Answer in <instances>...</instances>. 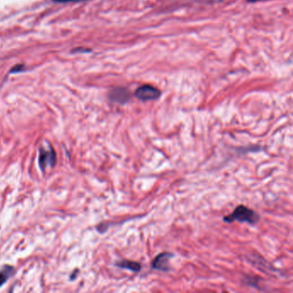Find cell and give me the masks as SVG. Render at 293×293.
<instances>
[{
    "mask_svg": "<svg viewBox=\"0 0 293 293\" xmlns=\"http://www.w3.org/2000/svg\"><path fill=\"white\" fill-rule=\"evenodd\" d=\"M260 219L259 215L254 210L248 208L247 206H240L236 207L231 214L224 217L223 220L226 223L238 221L241 223H249L250 225H255Z\"/></svg>",
    "mask_w": 293,
    "mask_h": 293,
    "instance_id": "1",
    "label": "cell"
},
{
    "mask_svg": "<svg viewBox=\"0 0 293 293\" xmlns=\"http://www.w3.org/2000/svg\"><path fill=\"white\" fill-rule=\"evenodd\" d=\"M136 97L142 101H151L158 99L161 95L160 90L152 85H143L135 91Z\"/></svg>",
    "mask_w": 293,
    "mask_h": 293,
    "instance_id": "2",
    "label": "cell"
},
{
    "mask_svg": "<svg viewBox=\"0 0 293 293\" xmlns=\"http://www.w3.org/2000/svg\"><path fill=\"white\" fill-rule=\"evenodd\" d=\"M56 163V157L53 148L46 150L41 148L40 155H39V165L41 169H45L47 167H53Z\"/></svg>",
    "mask_w": 293,
    "mask_h": 293,
    "instance_id": "3",
    "label": "cell"
},
{
    "mask_svg": "<svg viewBox=\"0 0 293 293\" xmlns=\"http://www.w3.org/2000/svg\"><path fill=\"white\" fill-rule=\"evenodd\" d=\"M174 255L171 253H161L157 257L155 258L154 261H152V268L159 270V271H168L169 270L168 261Z\"/></svg>",
    "mask_w": 293,
    "mask_h": 293,
    "instance_id": "4",
    "label": "cell"
},
{
    "mask_svg": "<svg viewBox=\"0 0 293 293\" xmlns=\"http://www.w3.org/2000/svg\"><path fill=\"white\" fill-rule=\"evenodd\" d=\"M109 98L114 103L124 104L128 103L130 98V94L124 88H115L109 94Z\"/></svg>",
    "mask_w": 293,
    "mask_h": 293,
    "instance_id": "5",
    "label": "cell"
},
{
    "mask_svg": "<svg viewBox=\"0 0 293 293\" xmlns=\"http://www.w3.org/2000/svg\"><path fill=\"white\" fill-rule=\"evenodd\" d=\"M116 266L120 267V268L128 269L130 271L134 272V273H138L140 271L141 269V265L137 262V261H128V260H124V261H120L117 262Z\"/></svg>",
    "mask_w": 293,
    "mask_h": 293,
    "instance_id": "6",
    "label": "cell"
},
{
    "mask_svg": "<svg viewBox=\"0 0 293 293\" xmlns=\"http://www.w3.org/2000/svg\"><path fill=\"white\" fill-rule=\"evenodd\" d=\"M14 268L11 266H5L2 270H0V286L5 284L13 274Z\"/></svg>",
    "mask_w": 293,
    "mask_h": 293,
    "instance_id": "7",
    "label": "cell"
},
{
    "mask_svg": "<svg viewBox=\"0 0 293 293\" xmlns=\"http://www.w3.org/2000/svg\"><path fill=\"white\" fill-rule=\"evenodd\" d=\"M83 1H88V0H54V2H56V3H75V2H83Z\"/></svg>",
    "mask_w": 293,
    "mask_h": 293,
    "instance_id": "8",
    "label": "cell"
},
{
    "mask_svg": "<svg viewBox=\"0 0 293 293\" xmlns=\"http://www.w3.org/2000/svg\"><path fill=\"white\" fill-rule=\"evenodd\" d=\"M248 2L250 3H255V2H259V1H265V0H247Z\"/></svg>",
    "mask_w": 293,
    "mask_h": 293,
    "instance_id": "9",
    "label": "cell"
}]
</instances>
